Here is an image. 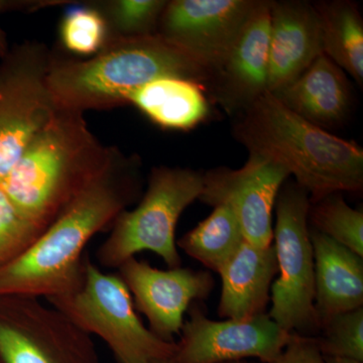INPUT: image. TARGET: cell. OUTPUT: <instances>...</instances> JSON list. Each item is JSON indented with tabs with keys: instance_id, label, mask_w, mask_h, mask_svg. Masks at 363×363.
Segmentation results:
<instances>
[{
	"instance_id": "1",
	"label": "cell",
	"mask_w": 363,
	"mask_h": 363,
	"mask_svg": "<svg viewBox=\"0 0 363 363\" xmlns=\"http://www.w3.org/2000/svg\"><path fill=\"white\" fill-rule=\"evenodd\" d=\"M140 164L117 152L20 257L0 267V297L45 298L77 290L85 269V248L140 197Z\"/></svg>"
},
{
	"instance_id": "2",
	"label": "cell",
	"mask_w": 363,
	"mask_h": 363,
	"mask_svg": "<svg viewBox=\"0 0 363 363\" xmlns=\"http://www.w3.org/2000/svg\"><path fill=\"white\" fill-rule=\"evenodd\" d=\"M236 116L233 135L255 155L295 177L311 202L363 188V150L294 113L266 92Z\"/></svg>"
},
{
	"instance_id": "3",
	"label": "cell",
	"mask_w": 363,
	"mask_h": 363,
	"mask_svg": "<svg viewBox=\"0 0 363 363\" xmlns=\"http://www.w3.org/2000/svg\"><path fill=\"white\" fill-rule=\"evenodd\" d=\"M117 152L93 135L82 112L58 108L28 143L0 188L44 231L108 168Z\"/></svg>"
},
{
	"instance_id": "4",
	"label": "cell",
	"mask_w": 363,
	"mask_h": 363,
	"mask_svg": "<svg viewBox=\"0 0 363 363\" xmlns=\"http://www.w3.org/2000/svg\"><path fill=\"white\" fill-rule=\"evenodd\" d=\"M164 77L188 79L207 90L211 73L187 50L156 33L111 38L84 61L52 59L48 85L59 108L83 113L128 104L133 91Z\"/></svg>"
},
{
	"instance_id": "5",
	"label": "cell",
	"mask_w": 363,
	"mask_h": 363,
	"mask_svg": "<svg viewBox=\"0 0 363 363\" xmlns=\"http://www.w3.org/2000/svg\"><path fill=\"white\" fill-rule=\"evenodd\" d=\"M202 190L200 172L169 167L152 169L140 204L118 215L108 238L98 248V262L118 269L138 252L147 250L162 257L169 269L180 267L177 224L186 208L199 199Z\"/></svg>"
},
{
	"instance_id": "6",
	"label": "cell",
	"mask_w": 363,
	"mask_h": 363,
	"mask_svg": "<svg viewBox=\"0 0 363 363\" xmlns=\"http://www.w3.org/2000/svg\"><path fill=\"white\" fill-rule=\"evenodd\" d=\"M47 302L81 330L99 336L119 363H154L171 359L176 353L177 342L157 338L143 325L118 274L102 272L87 255L77 290Z\"/></svg>"
},
{
	"instance_id": "7",
	"label": "cell",
	"mask_w": 363,
	"mask_h": 363,
	"mask_svg": "<svg viewBox=\"0 0 363 363\" xmlns=\"http://www.w3.org/2000/svg\"><path fill=\"white\" fill-rule=\"evenodd\" d=\"M309 193L296 182H286L277 197L274 247L279 278L271 289L269 316L289 333L316 337L314 252L308 224Z\"/></svg>"
},
{
	"instance_id": "8",
	"label": "cell",
	"mask_w": 363,
	"mask_h": 363,
	"mask_svg": "<svg viewBox=\"0 0 363 363\" xmlns=\"http://www.w3.org/2000/svg\"><path fill=\"white\" fill-rule=\"evenodd\" d=\"M51 61L43 45L25 44L0 62V183L58 111L48 85Z\"/></svg>"
},
{
	"instance_id": "9",
	"label": "cell",
	"mask_w": 363,
	"mask_h": 363,
	"mask_svg": "<svg viewBox=\"0 0 363 363\" xmlns=\"http://www.w3.org/2000/svg\"><path fill=\"white\" fill-rule=\"evenodd\" d=\"M2 363H99L89 334L39 298L0 297Z\"/></svg>"
},
{
	"instance_id": "10",
	"label": "cell",
	"mask_w": 363,
	"mask_h": 363,
	"mask_svg": "<svg viewBox=\"0 0 363 363\" xmlns=\"http://www.w3.org/2000/svg\"><path fill=\"white\" fill-rule=\"evenodd\" d=\"M193 303L184 322L171 363H221L257 358L271 363L285 350L293 333L267 313L243 320L215 321Z\"/></svg>"
},
{
	"instance_id": "11",
	"label": "cell",
	"mask_w": 363,
	"mask_h": 363,
	"mask_svg": "<svg viewBox=\"0 0 363 363\" xmlns=\"http://www.w3.org/2000/svg\"><path fill=\"white\" fill-rule=\"evenodd\" d=\"M290 174L264 157L250 155L242 168L226 167L203 174L199 200L209 206H227L240 222L247 242L257 247L272 245V210L279 190Z\"/></svg>"
},
{
	"instance_id": "12",
	"label": "cell",
	"mask_w": 363,
	"mask_h": 363,
	"mask_svg": "<svg viewBox=\"0 0 363 363\" xmlns=\"http://www.w3.org/2000/svg\"><path fill=\"white\" fill-rule=\"evenodd\" d=\"M117 269L136 311L147 317L150 330L166 342H175L189 308L209 297L215 286L211 272L182 267L160 269L136 257Z\"/></svg>"
},
{
	"instance_id": "13",
	"label": "cell",
	"mask_w": 363,
	"mask_h": 363,
	"mask_svg": "<svg viewBox=\"0 0 363 363\" xmlns=\"http://www.w3.org/2000/svg\"><path fill=\"white\" fill-rule=\"evenodd\" d=\"M259 2L174 0L164 7L157 33L187 50L212 76Z\"/></svg>"
},
{
	"instance_id": "14",
	"label": "cell",
	"mask_w": 363,
	"mask_h": 363,
	"mask_svg": "<svg viewBox=\"0 0 363 363\" xmlns=\"http://www.w3.org/2000/svg\"><path fill=\"white\" fill-rule=\"evenodd\" d=\"M269 2L259 0L225 58L212 73L207 91L231 116H238L269 92Z\"/></svg>"
},
{
	"instance_id": "15",
	"label": "cell",
	"mask_w": 363,
	"mask_h": 363,
	"mask_svg": "<svg viewBox=\"0 0 363 363\" xmlns=\"http://www.w3.org/2000/svg\"><path fill=\"white\" fill-rule=\"evenodd\" d=\"M267 91L279 92L323 54L321 23L315 4L298 0L269 2Z\"/></svg>"
},
{
	"instance_id": "16",
	"label": "cell",
	"mask_w": 363,
	"mask_h": 363,
	"mask_svg": "<svg viewBox=\"0 0 363 363\" xmlns=\"http://www.w3.org/2000/svg\"><path fill=\"white\" fill-rule=\"evenodd\" d=\"M278 272L274 245L260 247L243 241L238 252L217 272L222 283L219 317L243 320L267 313Z\"/></svg>"
},
{
	"instance_id": "17",
	"label": "cell",
	"mask_w": 363,
	"mask_h": 363,
	"mask_svg": "<svg viewBox=\"0 0 363 363\" xmlns=\"http://www.w3.org/2000/svg\"><path fill=\"white\" fill-rule=\"evenodd\" d=\"M315 264L318 323L363 308V257L328 236L310 228Z\"/></svg>"
},
{
	"instance_id": "18",
	"label": "cell",
	"mask_w": 363,
	"mask_h": 363,
	"mask_svg": "<svg viewBox=\"0 0 363 363\" xmlns=\"http://www.w3.org/2000/svg\"><path fill=\"white\" fill-rule=\"evenodd\" d=\"M350 93L345 72L322 54L294 82L272 94L294 113L326 130L347 116Z\"/></svg>"
},
{
	"instance_id": "19",
	"label": "cell",
	"mask_w": 363,
	"mask_h": 363,
	"mask_svg": "<svg viewBox=\"0 0 363 363\" xmlns=\"http://www.w3.org/2000/svg\"><path fill=\"white\" fill-rule=\"evenodd\" d=\"M206 92V88L195 81L164 77L133 91L128 104H133L162 128L189 130L209 116Z\"/></svg>"
},
{
	"instance_id": "20",
	"label": "cell",
	"mask_w": 363,
	"mask_h": 363,
	"mask_svg": "<svg viewBox=\"0 0 363 363\" xmlns=\"http://www.w3.org/2000/svg\"><path fill=\"white\" fill-rule=\"evenodd\" d=\"M320 23L323 55L358 84L363 82V21L357 4L350 1L315 4Z\"/></svg>"
},
{
	"instance_id": "21",
	"label": "cell",
	"mask_w": 363,
	"mask_h": 363,
	"mask_svg": "<svg viewBox=\"0 0 363 363\" xmlns=\"http://www.w3.org/2000/svg\"><path fill=\"white\" fill-rule=\"evenodd\" d=\"M245 240L235 215L228 207L219 205L177 245L210 271L218 272Z\"/></svg>"
},
{
	"instance_id": "22",
	"label": "cell",
	"mask_w": 363,
	"mask_h": 363,
	"mask_svg": "<svg viewBox=\"0 0 363 363\" xmlns=\"http://www.w3.org/2000/svg\"><path fill=\"white\" fill-rule=\"evenodd\" d=\"M308 224L363 257V212L353 209L339 193L311 202Z\"/></svg>"
},
{
	"instance_id": "23",
	"label": "cell",
	"mask_w": 363,
	"mask_h": 363,
	"mask_svg": "<svg viewBox=\"0 0 363 363\" xmlns=\"http://www.w3.org/2000/svg\"><path fill=\"white\" fill-rule=\"evenodd\" d=\"M315 339L323 357L363 362V308L331 317Z\"/></svg>"
},
{
	"instance_id": "24",
	"label": "cell",
	"mask_w": 363,
	"mask_h": 363,
	"mask_svg": "<svg viewBox=\"0 0 363 363\" xmlns=\"http://www.w3.org/2000/svg\"><path fill=\"white\" fill-rule=\"evenodd\" d=\"M108 30V23L104 14L91 7H75L64 16L60 37L68 51L93 56L111 39Z\"/></svg>"
},
{
	"instance_id": "25",
	"label": "cell",
	"mask_w": 363,
	"mask_h": 363,
	"mask_svg": "<svg viewBox=\"0 0 363 363\" xmlns=\"http://www.w3.org/2000/svg\"><path fill=\"white\" fill-rule=\"evenodd\" d=\"M168 1L117 0L108 4V26L117 37H142L157 33L160 18Z\"/></svg>"
},
{
	"instance_id": "26",
	"label": "cell",
	"mask_w": 363,
	"mask_h": 363,
	"mask_svg": "<svg viewBox=\"0 0 363 363\" xmlns=\"http://www.w3.org/2000/svg\"><path fill=\"white\" fill-rule=\"evenodd\" d=\"M42 233L0 188V267L20 257Z\"/></svg>"
},
{
	"instance_id": "27",
	"label": "cell",
	"mask_w": 363,
	"mask_h": 363,
	"mask_svg": "<svg viewBox=\"0 0 363 363\" xmlns=\"http://www.w3.org/2000/svg\"><path fill=\"white\" fill-rule=\"evenodd\" d=\"M271 363H324L316 339L293 333L290 342Z\"/></svg>"
},
{
	"instance_id": "28",
	"label": "cell",
	"mask_w": 363,
	"mask_h": 363,
	"mask_svg": "<svg viewBox=\"0 0 363 363\" xmlns=\"http://www.w3.org/2000/svg\"><path fill=\"white\" fill-rule=\"evenodd\" d=\"M20 4L18 2L13 1H4V0H0V13L7 11V9H13L14 6H18ZM9 45H7L6 35L2 30L1 26H0V59L6 57L7 52H9Z\"/></svg>"
},
{
	"instance_id": "29",
	"label": "cell",
	"mask_w": 363,
	"mask_h": 363,
	"mask_svg": "<svg viewBox=\"0 0 363 363\" xmlns=\"http://www.w3.org/2000/svg\"><path fill=\"white\" fill-rule=\"evenodd\" d=\"M324 363H363L346 358L324 357Z\"/></svg>"
},
{
	"instance_id": "30",
	"label": "cell",
	"mask_w": 363,
	"mask_h": 363,
	"mask_svg": "<svg viewBox=\"0 0 363 363\" xmlns=\"http://www.w3.org/2000/svg\"><path fill=\"white\" fill-rule=\"evenodd\" d=\"M221 363H257V362H250V360H248V359H242V360H235V362H221Z\"/></svg>"
},
{
	"instance_id": "31",
	"label": "cell",
	"mask_w": 363,
	"mask_h": 363,
	"mask_svg": "<svg viewBox=\"0 0 363 363\" xmlns=\"http://www.w3.org/2000/svg\"><path fill=\"white\" fill-rule=\"evenodd\" d=\"M154 363H171V362H169V360H162V362H154Z\"/></svg>"
}]
</instances>
